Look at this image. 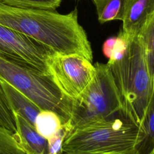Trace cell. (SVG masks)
Wrapping results in <instances>:
<instances>
[{
    "instance_id": "1",
    "label": "cell",
    "mask_w": 154,
    "mask_h": 154,
    "mask_svg": "<svg viewBox=\"0 0 154 154\" xmlns=\"http://www.w3.org/2000/svg\"><path fill=\"white\" fill-rule=\"evenodd\" d=\"M0 25L30 37L57 54H79L92 62L93 52L78 10L68 14L55 10L21 8L0 2Z\"/></svg>"
},
{
    "instance_id": "2",
    "label": "cell",
    "mask_w": 154,
    "mask_h": 154,
    "mask_svg": "<svg viewBox=\"0 0 154 154\" xmlns=\"http://www.w3.org/2000/svg\"><path fill=\"white\" fill-rule=\"evenodd\" d=\"M107 64L119 94L122 109L140 127L152 93L153 80L138 36L127 37L122 56L108 60Z\"/></svg>"
},
{
    "instance_id": "3",
    "label": "cell",
    "mask_w": 154,
    "mask_h": 154,
    "mask_svg": "<svg viewBox=\"0 0 154 154\" xmlns=\"http://www.w3.org/2000/svg\"><path fill=\"white\" fill-rule=\"evenodd\" d=\"M139 127L122 108L107 119L76 129L65 138L62 154H119L134 150Z\"/></svg>"
},
{
    "instance_id": "4",
    "label": "cell",
    "mask_w": 154,
    "mask_h": 154,
    "mask_svg": "<svg viewBox=\"0 0 154 154\" xmlns=\"http://www.w3.org/2000/svg\"><path fill=\"white\" fill-rule=\"evenodd\" d=\"M0 77L19 90L42 110L57 114L64 125L69 121L72 101L51 76L0 54Z\"/></svg>"
},
{
    "instance_id": "5",
    "label": "cell",
    "mask_w": 154,
    "mask_h": 154,
    "mask_svg": "<svg viewBox=\"0 0 154 154\" xmlns=\"http://www.w3.org/2000/svg\"><path fill=\"white\" fill-rule=\"evenodd\" d=\"M94 75L81 94L73 99L71 115L65 125L72 131L111 116L122 108L119 94L106 64L96 63Z\"/></svg>"
},
{
    "instance_id": "6",
    "label": "cell",
    "mask_w": 154,
    "mask_h": 154,
    "mask_svg": "<svg viewBox=\"0 0 154 154\" xmlns=\"http://www.w3.org/2000/svg\"><path fill=\"white\" fill-rule=\"evenodd\" d=\"M48 68L58 88L72 100L81 94L95 73V68L91 62L76 54H55L50 57Z\"/></svg>"
},
{
    "instance_id": "7",
    "label": "cell",
    "mask_w": 154,
    "mask_h": 154,
    "mask_svg": "<svg viewBox=\"0 0 154 154\" xmlns=\"http://www.w3.org/2000/svg\"><path fill=\"white\" fill-rule=\"evenodd\" d=\"M0 54L49 75L48 63L55 53L35 40L0 25Z\"/></svg>"
},
{
    "instance_id": "8",
    "label": "cell",
    "mask_w": 154,
    "mask_h": 154,
    "mask_svg": "<svg viewBox=\"0 0 154 154\" xmlns=\"http://www.w3.org/2000/svg\"><path fill=\"white\" fill-rule=\"evenodd\" d=\"M154 13V0H128L121 30L127 37L137 36Z\"/></svg>"
},
{
    "instance_id": "9",
    "label": "cell",
    "mask_w": 154,
    "mask_h": 154,
    "mask_svg": "<svg viewBox=\"0 0 154 154\" xmlns=\"http://www.w3.org/2000/svg\"><path fill=\"white\" fill-rule=\"evenodd\" d=\"M0 84L14 113L25 119L35 128V122L42 111L33 101L0 77Z\"/></svg>"
},
{
    "instance_id": "10",
    "label": "cell",
    "mask_w": 154,
    "mask_h": 154,
    "mask_svg": "<svg viewBox=\"0 0 154 154\" xmlns=\"http://www.w3.org/2000/svg\"><path fill=\"white\" fill-rule=\"evenodd\" d=\"M20 144L27 154H48V140L42 137L25 119L14 113Z\"/></svg>"
},
{
    "instance_id": "11",
    "label": "cell",
    "mask_w": 154,
    "mask_h": 154,
    "mask_svg": "<svg viewBox=\"0 0 154 154\" xmlns=\"http://www.w3.org/2000/svg\"><path fill=\"white\" fill-rule=\"evenodd\" d=\"M154 150V81L152 93L146 108L134 146L137 154H151Z\"/></svg>"
},
{
    "instance_id": "12",
    "label": "cell",
    "mask_w": 154,
    "mask_h": 154,
    "mask_svg": "<svg viewBox=\"0 0 154 154\" xmlns=\"http://www.w3.org/2000/svg\"><path fill=\"white\" fill-rule=\"evenodd\" d=\"M94 3L97 19L100 23L119 20L123 21L128 0H92Z\"/></svg>"
},
{
    "instance_id": "13",
    "label": "cell",
    "mask_w": 154,
    "mask_h": 154,
    "mask_svg": "<svg viewBox=\"0 0 154 154\" xmlns=\"http://www.w3.org/2000/svg\"><path fill=\"white\" fill-rule=\"evenodd\" d=\"M63 126L60 116L49 110H42L37 115L35 122V128L46 140L53 137Z\"/></svg>"
},
{
    "instance_id": "14",
    "label": "cell",
    "mask_w": 154,
    "mask_h": 154,
    "mask_svg": "<svg viewBox=\"0 0 154 154\" xmlns=\"http://www.w3.org/2000/svg\"><path fill=\"white\" fill-rule=\"evenodd\" d=\"M143 47L150 76L154 81V13L138 35Z\"/></svg>"
},
{
    "instance_id": "15",
    "label": "cell",
    "mask_w": 154,
    "mask_h": 154,
    "mask_svg": "<svg viewBox=\"0 0 154 154\" xmlns=\"http://www.w3.org/2000/svg\"><path fill=\"white\" fill-rule=\"evenodd\" d=\"M0 2L21 8L55 10L60 5L61 0H0Z\"/></svg>"
},
{
    "instance_id": "16",
    "label": "cell",
    "mask_w": 154,
    "mask_h": 154,
    "mask_svg": "<svg viewBox=\"0 0 154 154\" xmlns=\"http://www.w3.org/2000/svg\"><path fill=\"white\" fill-rule=\"evenodd\" d=\"M0 154H27L16 134L0 126Z\"/></svg>"
},
{
    "instance_id": "17",
    "label": "cell",
    "mask_w": 154,
    "mask_h": 154,
    "mask_svg": "<svg viewBox=\"0 0 154 154\" xmlns=\"http://www.w3.org/2000/svg\"><path fill=\"white\" fill-rule=\"evenodd\" d=\"M0 126L13 134L17 132L14 113L10 107L0 84Z\"/></svg>"
},
{
    "instance_id": "18",
    "label": "cell",
    "mask_w": 154,
    "mask_h": 154,
    "mask_svg": "<svg viewBox=\"0 0 154 154\" xmlns=\"http://www.w3.org/2000/svg\"><path fill=\"white\" fill-rule=\"evenodd\" d=\"M69 134L66 127L63 125L61 129L53 137L48 140V154H62V147L63 141Z\"/></svg>"
},
{
    "instance_id": "19",
    "label": "cell",
    "mask_w": 154,
    "mask_h": 154,
    "mask_svg": "<svg viewBox=\"0 0 154 154\" xmlns=\"http://www.w3.org/2000/svg\"><path fill=\"white\" fill-rule=\"evenodd\" d=\"M119 154H137V153H136L134 150H131V151H129V152H126L122 153H119Z\"/></svg>"
},
{
    "instance_id": "20",
    "label": "cell",
    "mask_w": 154,
    "mask_h": 154,
    "mask_svg": "<svg viewBox=\"0 0 154 154\" xmlns=\"http://www.w3.org/2000/svg\"><path fill=\"white\" fill-rule=\"evenodd\" d=\"M151 154H154V150H153V152H152V153H151Z\"/></svg>"
}]
</instances>
